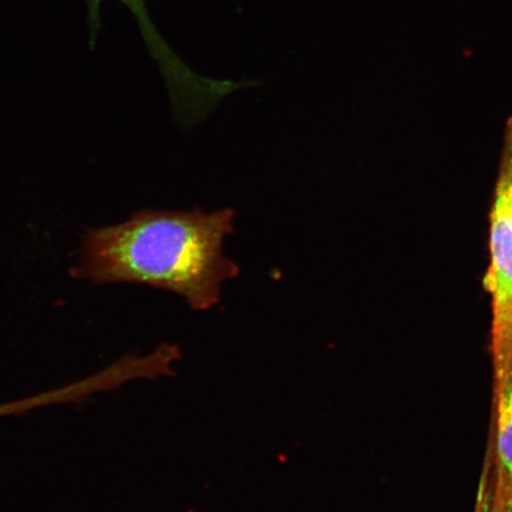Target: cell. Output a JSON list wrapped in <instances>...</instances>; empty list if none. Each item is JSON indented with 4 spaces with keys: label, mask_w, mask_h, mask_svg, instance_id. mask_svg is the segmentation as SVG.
Segmentation results:
<instances>
[{
    "label": "cell",
    "mask_w": 512,
    "mask_h": 512,
    "mask_svg": "<svg viewBox=\"0 0 512 512\" xmlns=\"http://www.w3.org/2000/svg\"><path fill=\"white\" fill-rule=\"evenodd\" d=\"M235 211L145 209L113 227L89 230L74 277L95 285L137 284L182 297L195 311L220 303L224 281L240 267L223 254Z\"/></svg>",
    "instance_id": "obj_1"
},
{
    "label": "cell",
    "mask_w": 512,
    "mask_h": 512,
    "mask_svg": "<svg viewBox=\"0 0 512 512\" xmlns=\"http://www.w3.org/2000/svg\"><path fill=\"white\" fill-rule=\"evenodd\" d=\"M489 223L490 264L484 286L491 297L495 394L503 386L512 358V117L504 128Z\"/></svg>",
    "instance_id": "obj_2"
},
{
    "label": "cell",
    "mask_w": 512,
    "mask_h": 512,
    "mask_svg": "<svg viewBox=\"0 0 512 512\" xmlns=\"http://www.w3.org/2000/svg\"><path fill=\"white\" fill-rule=\"evenodd\" d=\"M136 18L140 32L168 85L178 121L194 123L206 117L226 94V82L204 78L185 64L159 34L147 11L146 0H118ZM91 40L101 27L100 11L104 0H85Z\"/></svg>",
    "instance_id": "obj_3"
},
{
    "label": "cell",
    "mask_w": 512,
    "mask_h": 512,
    "mask_svg": "<svg viewBox=\"0 0 512 512\" xmlns=\"http://www.w3.org/2000/svg\"><path fill=\"white\" fill-rule=\"evenodd\" d=\"M494 438L484 477L492 511L512 502V358L503 386L494 394Z\"/></svg>",
    "instance_id": "obj_4"
},
{
    "label": "cell",
    "mask_w": 512,
    "mask_h": 512,
    "mask_svg": "<svg viewBox=\"0 0 512 512\" xmlns=\"http://www.w3.org/2000/svg\"><path fill=\"white\" fill-rule=\"evenodd\" d=\"M476 512H496V511L491 510L489 489H488V485H486L484 478H483L482 485H480V492H479ZM497 512H512V502L509 503L507 505V507H505L501 511H497Z\"/></svg>",
    "instance_id": "obj_5"
},
{
    "label": "cell",
    "mask_w": 512,
    "mask_h": 512,
    "mask_svg": "<svg viewBox=\"0 0 512 512\" xmlns=\"http://www.w3.org/2000/svg\"><path fill=\"white\" fill-rule=\"evenodd\" d=\"M18 413V405L16 402H8L0 405V418L6 415H14Z\"/></svg>",
    "instance_id": "obj_6"
}]
</instances>
